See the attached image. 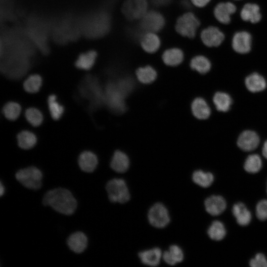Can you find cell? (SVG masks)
<instances>
[{"mask_svg":"<svg viewBox=\"0 0 267 267\" xmlns=\"http://www.w3.org/2000/svg\"><path fill=\"white\" fill-rule=\"evenodd\" d=\"M43 203L65 215L73 214L77 207V201L71 192L62 187L48 191L44 196Z\"/></svg>","mask_w":267,"mask_h":267,"instance_id":"obj_1","label":"cell"},{"mask_svg":"<svg viewBox=\"0 0 267 267\" xmlns=\"http://www.w3.org/2000/svg\"><path fill=\"white\" fill-rule=\"evenodd\" d=\"M16 179L24 187L37 190L42 186L43 174L35 167H29L19 170L15 175Z\"/></svg>","mask_w":267,"mask_h":267,"instance_id":"obj_2","label":"cell"},{"mask_svg":"<svg viewBox=\"0 0 267 267\" xmlns=\"http://www.w3.org/2000/svg\"><path fill=\"white\" fill-rule=\"evenodd\" d=\"M106 189L109 199L112 202L124 203L130 198L129 189L123 179H111L107 183Z\"/></svg>","mask_w":267,"mask_h":267,"instance_id":"obj_3","label":"cell"},{"mask_svg":"<svg viewBox=\"0 0 267 267\" xmlns=\"http://www.w3.org/2000/svg\"><path fill=\"white\" fill-rule=\"evenodd\" d=\"M200 21L194 13L187 12L179 17L176 21V31L182 36L189 38L195 37Z\"/></svg>","mask_w":267,"mask_h":267,"instance_id":"obj_4","label":"cell"},{"mask_svg":"<svg viewBox=\"0 0 267 267\" xmlns=\"http://www.w3.org/2000/svg\"><path fill=\"white\" fill-rule=\"evenodd\" d=\"M146 0H126L123 4L122 12L130 20L140 19L147 12Z\"/></svg>","mask_w":267,"mask_h":267,"instance_id":"obj_5","label":"cell"},{"mask_svg":"<svg viewBox=\"0 0 267 267\" xmlns=\"http://www.w3.org/2000/svg\"><path fill=\"white\" fill-rule=\"evenodd\" d=\"M165 20L159 12L151 10L147 11L140 19L139 27L144 32H156L165 25Z\"/></svg>","mask_w":267,"mask_h":267,"instance_id":"obj_6","label":"cell"},{"mask_svg":"<svg viewBox=\"0 0 267 267\" xmlns=\"http://www.w3.org/2000/svg\"><path fill=\"white\" fill-rule=\"evenodd\" d=\"M125 95L118 85L111 83L107 87L104 98L111 109L116 112H121L125 109L124 101Z\"/></svg>","mask_w":267,"mask_h":267,"instance_id":"obj_7","label":"cell"},{"mask_svg":"<svg viewBox=\"0 0 267 267\" xmlns=\"http://www.w3.org/2000/svg\"><path fill=\"white\" fill-rule=\"evenodd\" d=\"M150 223L157 228H163L169 224L170 218L166 207L162 203H157L153 205L148 213Z\"/></svg>","mask_w":267,"mask_h":267,"instance_id":"obj_8","label":"cell"},{"mask_svg":"<svg viewBox=\"0 0 267 267\" xmlns=\"http://www.w3.org/2000/svg\"><path fill=\"white\" fill-rule=\"evenodd\" d=\"M224 38L223 34L217 27L211 26L204 29L201 33V39L207 46H218Z\"/></svg>","mask_w":267,"mask_h":267,"instance_id":"obj_9","label":"cell"},{"mask_svg":"<svg viewBox=\"0 0 267 267\" xmlns=\"http://www.w3.org/2000/svg\"><path fill=\"white\" fill-rule=\"evenodd\" d=\"M260 138L254 131L247 130L243 132L237 140L238 147L245 151H250L255 149L259 145Z\"/></svg>","mask_w":267,"mask_h":267,"instance_id":"obj_10","label":"cell"},{"mask_svg":"<svg viewBox=\"0 0 267 267\" xmlns=\"http://www.w3.org/2000/svg\"><path fill=\"white\" fill-rule=\"evenodd\" d=\"M232 45L233 49L240 53H248L251 49V36L245 31L235 34L232 39Z\"/></svg>","mask_w":267,"mask_h":267,"instance_id":"obj_11","label":"cell"},{"mask_svg":"<svg viewBox=\"0 0 267 267\" xmlns=\"http://www.w3.org/2000/svg\"><path fill=\"white\" fill-rule=\"evenodd\" d=\"M67 243L72 251L77 254H80L83 253L87 247L88 238L83 232L77 231L69 236Z\"/></svg>","mask_w":267,"mask_h":267,"instance_id":"obj_12","label":"cell"},{"mask_svg":"<svg viewBox=\"0 0 267 267\" xmlns=\"http://www.w3.org/2000/svg\"><path fill=\"white\" fill-rule=\"evenodd\" d=\"M226 202L221 196L212 195L205 201V206L207 212L212 216H218L226 208Z\"/></svg>","mask_w":267,"mask_h":267,"instance_id":"obj_13","label":"cell"},{"mask_svg":"<svg viewBox=\"0 0 267 267\" xmlns=\"http://www.w3.org/2000/svg\"><path fill=\"white\" fill-rule=\"evenodd\" d=\"M236 11V7L233 3L221 2L215 8L214 15L216 19L221 23L228 24L230 21V15Z\"/></svg>","mask_w":267,"mask_h":267,"instance_id":"obj_14","label":"cell"},{"mask_svg":"<svg viewBox=\"0 0 267 267\" xmlns=\"http://www.w3.org/2000/svg\"><path fill=\"white\" fill-rule=\"evenodd\" d=\"M139 41L142 49L149 53L157 51L161 45L160 38L154 32H145Z\"/></svg>","mask_w":267,"mask_h":267,"instance_id":"obj_15","label":"cell"},{"mask_svg":"<svg viewBox=\"0 0 267 267\" xmlns=\"http://www.w3.org/2000/svg\"><path fill=\"white\" fill-rule=\"evenodd\" d=\"M80 168L86 173H91L94 171L98 164L96 155L91 151L82 152L78 159Z\"/></svg>","mask_w":267,"mask_h":267,"instance_id":"obj_16","label":"cell"},{"mask_svg":"<svg viewBox=\"0 0 267 267\" xmlns=\"http://www.w3.org/2000/svg\"><path fill=\"white\" fill-rule=\"evenodd\" d=\"M130 165L128 156L122 151H116L110 163L111 168L115 172L123 173L127 171Z\"/></svg>","mask_w":267,"mask_h":267,"instance_id":"obj_17","label":"cell"},{"mask_svg":"<svg viewBox=\"0 0 267 267\" xmlns=\"http://www.w3.org/2000/svg\"><path fill=\"white\" fill-rule=\"evenodd\" d=\"M138 257L143 264L155 267L160 263L162 252L159 248H154L139 252Z\"/></svg>","mask_w":267,"mask_h":267,"instance_id":"obj_18","label":"cell"},{"mask_svg":"<svg viewBox=\"0 0 267 267\" xmlns=\"http://www.w3.org/2000/svg\"><path fill=\"white\" fill-rule=\"evenodd\" d=\"M191 111L193 115L198 119H207L211 110L206 101L201 97L196 98L192 102Z\"/></svg>","mask_w":267,"mask_h":267,"instance_id":"obj_19","label":"cell"},{"mask_svg":"<svg viewBox=\"0 0 267 267\" xmlns=\"http://www.w3.org/2000/svg\"><path fill=\"white\" fill-rule=\"evenodd\" d=\"M164 63L170 66H176L180 64L184 58L182 51L178 48L166 49L162 56Z\"/></svg>","mask_w":267,"mask_h":267,"instance_id":"obj_20","label":"cell"},{"mask_svg":"<svg viewBox=\"0 0 267 267\" xmlns=\"http://www.w3.org/2000/svg\"><path fill=\"white\" fill-rule=\"evenodd\" d=\"M245 85L247 89L252 92L262 91L267 86L265 79L257 73H252L247 77Z\"/></svg>","mask_w":267,"mask_h":267,"instance_id":"obj_21","label":"cell"},{"mask_svg":"<svg viewBox=\"0 0 267 267\" xmlns=\"http://www.w3.org/2000/svg\"><path fill=\"white\" fill-rule=\"evenodd\" d=\"M240 15L243 20L253 23L258 22L261 18L260 8L254 3L246 4L241 11Z\"/></svg>","mask_w":267,"mask_h":267,"instance_id":"obj_22","label":"cell"},{"mask_svg":"<svg viewBox=\"0 0 267 267\" xmlns=\"http://www.w3.org/2000/svg\"><path fill=\"white\" fill-rule=\"evenodd\" d=\"M232 213L237 223L241 225L244 226L248 224L251 220L250 212L242 203H238L233 205Z\"/></svg>","mask_w":267,"mask_h":267,"instance_id":"obj_23","label":"cell"},{"mask_svg":"<svg viewBox=\"0 0 267 267\" xmlns=\"http://www.w3.org/2000/svg\"><path fill=\"white\" fill-rule=\"evenodd\" d=\"M97 57V53L94 50H89L81 54L75 62L76 66L85 70L90 69L94 65Z\"/></svg>","mask_w":267,"mask_h":267,"instance_id":"obj_24","label":"cell"},{"mask_svg":"<svg viewBox=\"0 0 267 267\" xmlns=\"http://www.w3.org/2000/svg\"><path fill=\"white\" fill-rule=\"evenodd\" d=\"M163 258L167 264L174 266L182 261L183 253L180 247L173 245L170 247L169 250L164 253Z\"/></svg>","mask_w":267,"mask_h":267,"instance_id":"obj_25","label":"cell"},{"mask_svg":"<svg viewBox=\"0 0 267 267\" xmlns=\"http://www.w3.org/2000/svg\"><path fill=\"white\" fill-rule=\"evenodd\" d=\"M135 74L138 80L144 84L153 82L157 76L156 70L149 65L138 68L136 71Z\"/></svg>","mask_w":267,"mask_h":267,"instance_id":"obj_26","label":"cell"},{"mask_svg":"<svg viewBox=\"0 0 267 267\" xmlns=\"http://www.w3.org/2000/svg\"><path fill=\"white\" fill-rule=\"evenodd\" d=\"M19 146L24 149H29L33 147L36 143V135L28 131L20 132L17 136Z\"/></svg>","mask_w":267,"mask_h":267,"instance_id":"obj_27","label":"cell"},{"mask_svg":"<svg viewBox=\"0 0 267 267\" xmlns=\"http://www.w3.org/2000/svg\"><path fill=\"white\" fill-rule=\"evenodd\" d=\"M213 102L218 110L222 112H226L230 108L232 103V99L227 93L223 92H217L214 96Z\"/></svg>","mask_w":267,"mask_h":267,"instance_id":"obj_28","label":"cell"},{"mask_svg":"<svg viewBox=\"0 0 267 267\" xmlns=\"http://www.w3.org/2000/svg\"><path fill=\"white\" fill-rule=\"evenodd\" d=\"M190 67L201 74L207 73L211 68V63L209 59L202 55L194 57L190 61Z\"/></svg>","mask_w":267,"mask_h":267,"instance_id":"obj_29","label":"cell"},{"mask_svg":"<svg viewBox=\"0 0 267 267\" xmlns=\"http://www.w3.org/2000/svg\"><path fill=\"white\" fill-rule=\"evenodd\" d=\"M192 180L201 187H208L213 183L214 176L211 173L197 170L193 173Z\"/></svg>","mask_w":267,"mask_h":267,"instance_id":"obj_30","label":"cell"},{"mask_svg":"<svg viewBox=\"0 0 267 267\" xmlns=\"http://www.w3.org/2000/svg\"><path fill=\"white\" fill-rule=\"evenodd\" d=\"M208 234L213 240L216 241L222 240L226 234L223 224L219 221L213 222L208 230Z\"/></svg>","mask_w":267,"mask_h":267,"instance_id":"obj_31","label":"cell"},{"mask_svg":"<svg viewBox=\"0 0 267 267\" xmlns=\"http://www.w3.org/2000/svg\"><path fill=\"white\" fill-rule=\"evenodd\" d=\"M262 162L259 155L251 154L246 158L244 168L245 170L250 173H258L261 169Z\"/></svg>","mask_w":267,"mask_h":267,"instance_id":"obj_32","label":"cell"},{"mask_svg":"<svg viewBox=\"0 0 267 267\" xmlns=\"http://www.w3.org/2000/svg\"><path fill=\"white\" fill-rule=\"evenodd\" d=\"M42 79L38 74L30 75L24 82L23 87L25 90L29 93L38 92L42 86Z\"/></svg>","mask_w":267,"mask_h":267,"instance_id":"obj_33","label":"cell"},{"mask_svg":"<svg viewBox=\"0 0 267 267\" xmlns=\"http://www.w3.org/2000/svg\"><path fill=\"white\" fill-rule=\"evenodd\" d=\"M47 103L52 118L55 120L59 119L64 112V108L56 100V96L51 94L48 97Z\"/></svg>","mask_w":267,"mask_h":267,"instance_id":"obj_34","label":"cell"},{"mask_svg":"<svg viewBox=\"0 0 267 267\" xmlns=\"http://www.w3.org/2000/svg\"><path fill=\"white\" fill-rule=\"evenodd\" d=\"M21 110L20 105L15 102H9L3 108L4 116L8 120H15L20 115Z\"/></svg>","mask_w":267,"mask_h":267,"instance_id":"obj_35","label":"cell"},{"mask_svg":"<svg viewBox=\"0 0 267 267\" xmlns=\"http://www.w3.org/2000/svg\"><path fill=\"white\" fill-rule=\"evenodd\" d=\"M27 120L33 126H40L43 121V116L41 112L35 108H29L25 111Z\"/></svg>","mask_w":267,"mask_h":267,"instance_id":"obj_36","label":"cell"},{"mask_svg":"<svg viewBox=\"0 0 267 267\" xmlns=\"http://www.w3.org/2000/svg\"><path fill=\"white\" fill-rule=\"evenodd\" d=\"M256 213L259 220H267V200L263 199L258 202L256 206Z\"/></svg>","mask_w":267,"mask_h":267,"instance_id":"obj_37","label":"cell"},{"mask_svg":"<svg viewBox=\"0 0 267 267\" xmlns=\"http://www.w3.org/2000/svg\"><path fill=\"white\" fill-rule=\"evenodd\" d=\"M250 266L252 267H267V260L262 253L257 254L254 258L250 261Z\"/></svg>","mask_w":267,"mask_h":267,"instance_id":"obj_38","label":"cell"},{"mask_svg":"<svg viewBox=\"0 0 267 267\" xmlns=\"http://www.w3.org/2000/svg\"><path fill=\"white\" fill-rule=\"evenodd\" d=\"M210 0H191L192 3L195 6L202 7L206 6Z\"/></svg>","mask_w":267,"mask_h":267,"instance_id":"obj_39","label":"cell"},{"mask_svg":"<svg viewBox=\"0 0 267 267\" xmlns=\"http://www.w3.org/2000/svg\"><path fill=\"white\" fill-rule=\"evenodd\" d=\"M154 4L159 6L165 5L170 2V0H151Z\"/></svg>","mask_w":267,"mask_h":267,"instance_id":"obj_40","label":"cell"},{"mask_svg":"<svg viewBox=\"0 0 267 267\" xmlns=\"http://www.w3.org/2000/svg\"><path fill=\"white\" fill-rule=\"evenodd\" d=\"M181 5L184 9H187L190 7L189 1L188 0H182Z\"/></svg>","mask_w":267,"mask_h":267,"instance_id":"obj_41","label":"cell"},{"mask_svg":"<svg viewBox=\"0 0 267 267\" xmlns=\"http://www.w3.org/2000/svg\"><path fill=\"white\" fill-rule=\"evenodd\" d=\"M262 153L264 157L267 159V140L265 142L262 150Z\"/></svg>","mask_w":267,"mask_h":267,"instance_id":"obj_42","label":"cell"},{"mask_svg":"<svg viewBox=\"0 0 267 267\" xmlns=\"http://www.w3.org/2000/svg\"><path fill=\"white\" fill-rule=\"evenodd\" d=\"M5 191V188L1 182L0 183V195L2 196Z\"/></svg>","mask_w":267,"mask_h":267,"instance_id":"obj_43","label":"cell"},{"mask_svg":"<svg viewBox=\"0 0 267 267\" xmlns=\"http://www.w3.org/2000/svg\"></svg>","mask_w":267,"mask_h":267,"instance_id":"obj_44","label":"cell"}]
</instances>
